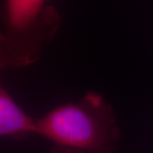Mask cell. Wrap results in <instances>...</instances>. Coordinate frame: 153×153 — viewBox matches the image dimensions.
I'll return each instance as SVG.
<instances>
[{"label": "cell", "mask_w": 153, "mask_h": 153, "mask_svg": "<svg viewBox=\"0 0 153 153\" xmlns=\"http://www.w3.org/2000/svg\"><path fill=\"white\" fill-rule=\"evenodd\" d=\"M35 134L58 146L112 153L120 132L112 107L100 94L90 92L80 101L60 105L36 120Z\"/></svg>", "instance_id": "6da1fadb"}, {"label": "cell", "mask_w": 153, "mask_h": 153, "mask_svg": "<svg viewBox=\"0 0 153 153\" xmlns=\"http://www.w3.org/2000/svg\"><path fill=\"white\" fill-rule=\"evenodd\" d=\"M48 0H5L4 19L9 66L33 62L38 49L60 26V16Z\"/></svg>", "instance_id": "7a4b0ae2"}, {"label": "cell", "mask_w": 153, "mask_h": 153, "mask_svg": "<svg viewBox=\"0 0 153 153\" xmlns=\"http://www.w3.org/2000/svg\"><path fill=\"white\" fill-rule=\"evenodd\" d=\"M36 120L25 113L0 86V137L35 134Z\"/></svg>", "instance_id": "3957f363"}, {"label": "cell", "mask_w": 153, "mask_h": 153, "mask_svg": "<svg viewBox=\"0 0 153 153\" xmlns=\"http://www.w3.org/2000/svg\"><path fill=\"white\" fill-rule=\"evenodd\" d=\"M6 66L5 39L4 35L0 33V68Z\"/></svg>", "instance_id": "277c9868"}, {"label": "cell", "mask_w": 153, "mask_h": 153, "mask_svg": "<svg viewBox=\"0 0 153 153\" xmlns=\"http://www.w3.org/2000/svg\"><path fill=\"white\" fill-rule=\"evenodd\" d=\"M52 153H85L82 151H78L75 149H71V148L62 147V146H55L52 150Z\"/></svg>", "instance_id": "5b68a950"}]
</instances>
